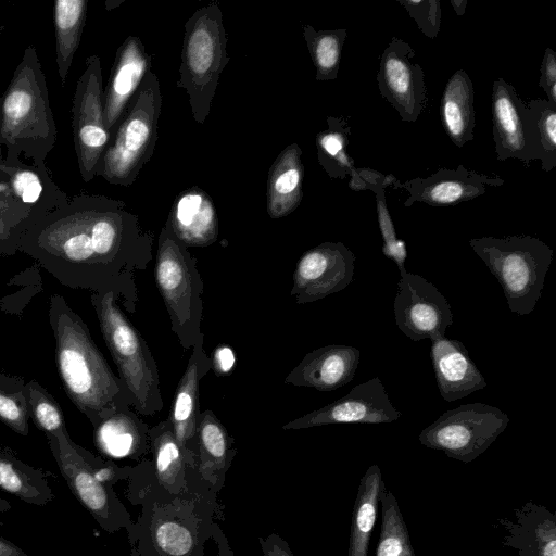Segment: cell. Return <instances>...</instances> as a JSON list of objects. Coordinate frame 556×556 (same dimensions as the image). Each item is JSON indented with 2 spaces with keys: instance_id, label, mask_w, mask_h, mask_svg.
I'll use <instances>...</instances> for the list:
<instances>
[{
  "instance_id": "obj_26",
  "label": "cell",
  "mask_w": 556,
  "mask_h": 556,
  "mask_svg": "<svg viewBox=\"0 0 556 556\" xmlns=\"http://www.w3.org/2000/svg\"><path fill=\"white\" fill-rule=\"evenodd\" d=\"M197 472L204 490L217 497L237 454L233 438L211 409L201 412L197 431Z\"/></svg>"
},
{
  "instance_id": "obj_12",
  "label": "cell",
  "mask_w": 556,
  "mask_h": 556,
  "mask_svg": "<svg viewBox=\"0 0 556 556\" xmlns=\"http://www.w3.org/2000/svg\"><path fill=\"white\" fill-rule=\"evenodd\" d=\"M59 470L76 500L106 532L126 531L134 520L112 486L99 482L89 465L77 452L68 432L47 435Z\"/></svg>"
},
{
  "instance_id": "obj_9",
  "label": "cell",
  "mask_w": 556,
  "mask_h": 556,
  "mask_svg": "<svg viewBox=\"0 0 556 556\" xmlns=\"http://www.w3.org/2000/svg\"><path fill=\"white\" fill-rule=\"evenodd\" d=\"M157 76L149 71L103 153L96 176L128 187L151 160L162 110Z\"/></svg>"
},
{
  "instance_id": "obj_52",
  "label": "cell",
  "mask_w": 556,
  "mask_h": 556,
  "mask_svg": "<svg viewBox=\"0 0 556 556\" xmlns=\"http://www.w3.org/2000/svg\"><path fill=\"white\" fill-rule=\"evenodd\" d=\"M204 546L205 545H200L198 546L190 555L188 556H204Z\"/></svg>"
},
{
  "instance_id": "obj_6",
  "label": "cell",
  "mask_w": 556,
  "mask_h": 556,
  "mask_svg": "<svg viewBox=\"0 0 556 556\" xmlns=\"http://www.w3.org/2000/svg\"><path fill=\"white\" fill-rule=\"evenodd\" d=\"M469 245L500 282L510 312L529 315L541 299L554 251L528 235L473 238Z\"/></svg>"
},
{
  "instance_id": "obj_32",
  "label": "cell",
  "mask_w": 556,
  "mask_h": 556,
  "mask_svg": "<svg viewBox=\"0 0 556 556\" xmlns=\"http://www.w3.org/2000/svg\"><path fill=\"white\" fill-rule=\"evenodd\" d=\"M0 489L31 505L45 506L54 500L47 472L21 460L0 446Z\"/></svg>"
},
{
  "instance_id": "obj_44",
  "label": "cell",
  "mask_w": 556,
  "mask_h": 556,
  "mask_svg": "<svg viewBox=\"0 0 556 556\" xmlns=\"http://www.w3.org/2000/svg\"><path fill=\"white\" fill-rule=\"evenodd\" d=\"M348 186L353 191L386 189L397 179L392 174H382L368 167H355L350 174Z\"/></svg>"
},
{
  "instance_id": "obj_48",
  "label": "cell",
  "mask_w": 556,
  "mask_h": 556,
  "mask_svg": "<svg viewBox=\"0 0 556 556\" xmlns=\"http://www.w3.org/2000/svg\"><path fill=\"white\" fill-rule=\"evenodd\" d=\"M211 539L217 547V556H235L227 536L217 522L214 523Z\"/></svg>"
},
{
  "instance_id": "obj_25",
  "label": "cell",
  "mask_w": 556,
  "mask_h": 556,
  "mask_svg": "<svg viewBox=\"0 0 556 556\" xmlns=\"http://www.w3.org/2000/svg\"><path fill=\"white\" fill-rule=\"evenodd\" d=\"M431 343L435 381L445 401L454 402L486 387L483 375L463 342L444 337Z\"/></svg>"
},
{
  "instance_id": "obj_1",
  "label": "cell",
  "mask_w": 556,
  "mask_h": 556,
  "mask_svg": "<svg viewBox=\"0 0 556 556\" xmlns=\"http://www.w3.org/2000/svg\"><path fill=\"white\" fill-rule=\"evenodd\" d=\"M153 243V232L124 201L80 194L35 219L18 252L65 287L114 293L134 314L139 300L136 273L152 261Z\"/></svg>"
},
{
  "instance_id": "obj_45",
  "label": "cell",
  "mask_w": 556,
  "mask_h": 556,
  "mask_svg": "<svg viewBox=\"0 0 556 556\" xmlns=\"http://www.w3.org/2000/svg\"><path fill=\"white\" fill-rule=\"evenodd\" d=\"M539 86L547 96V101L556 105V55L553 49L546 48L540 66Z\"/></svg>"
},
{
  "instance_id": "obj_39",
  "label": "cell",
  "mask_w": 556,
  "mask_h": 556,
  "mask_svg": "<svg viewBox=\"0 0 556 556\" xmlns=\"http://www.w3.org/2000/svg\"><path fill=\"white\" fill-rule=\"evenodd\" d=\"M380 503L382 519L376 556H404L412 551L410 540L397 501L384 489Z\"/></svg>"
},
{
  "instance_id": "obj_17",
  "label": "cell",
  "mask_w": 556,
  "mask_h": 556,
  "mask_svg": "<svg viewBox=\"0 0 556 556\" xmlns=\"http://www.w3.org/2000/svg\"><path fill=\"white\" fill-rule=\"evenodd\" d=\"M504 182L500 176L478 173L460 164L455 169L439 168L426 178L416 177L404 182L396 180L392 188L407 192L403 203L405 207L415 202L441 207L473 200L489 188L501 187Z\"/></svg>"
},
{
  "instance_id": "obj_37",
  "label": "cell",
  "mask_w": 556,
  "mask_h": 556,
  "mask_svg": "<svg viewBox=\"0 0 556 556\" xmlns=\"http://www.w3.org/2000/svg\"><path fill=\"white\" fill-rule=\"evenodd\" d=\"M29 419L25 379L0 371V420L15 433L26 437Z\"/></svg>"
},
{
  "instance_id": "obj_23",
  "label": "cell",
  "mask_w": 556,
  "mask_h": 556,
  "mask_svg": "<svg viewBox=\"0 0 556 556\" xmlns=\"http://www.w3.org/2000/svg\"><path fill=\"white\" fill-rule=\"evenodd\" d=\"M150 439L152 479L159 488L175 495L195 492L216 497L202 486L195 469L176 441L168 419L150 428Z\"/></svg>"
},
{
  "instance_id": "obj_3",
  "label": "cell",
  "mask_w": 556,
  "mask_h": 556,
  "mask_svg": "<svg viewBox=\"0 0 556 556\" xmlns=\"http://www.w3.org/2000/svg\"><path fill=\"white\" fill-rule=\"evenodd\" d=\"M49 321L63 389L92 427L121 405L131 406L126 389L92 340L88 326L58 293L50 296Z\"/></svg>"
},
{
  "instance_id": "obj_38",
  "label": "cell",
  "mask_w": 556,
  "mask_h": 556,
  "mask_svg": "<svg viewBox=\"0 0 556 556\" xmlns=\"http://www.w3.org/2000/svg\"><path fill=\"white\" fill-rule=\"evenodd\" d=\"M37 219L34 212L4 190H0V255L13 256L24 232Z\"/></svg>"
},
{
  "instance_id": "obj_42",
  "label": "cell",
  "mask_w": 556,
  "mask_h": 556,
  "mask_svg": "<svg viewBox=\"0 0 556 556\" xmlns=\"http://www.w3.org/2000/svg\"><path fill=\"white\" fill-rule=\"evenodd\" d=\"M417 27L428 38L434 39L442 22L441 2L439 0H397Z\"/></svg>"
},
{
  "instance_id": "obj_46",
  "label": "cell",
  "mask_w": 556,
  "mask_h": 556,
  "mask_svg": "<svg viewBox=\"0 0 556 556\" xmlns=\"http://www.w3.org/2000/svg\"><path fill=\"white\" fill-rule=\"evenodd\" d=\"M258 543L264 556H294L288 542L275 532L258 538Z\"/></svg>"
},
{
  "instance_id": "obj_7",
  "label": "cell",
  "mask_w": 556,
  "mask_h": 556,
  "mask_svg": "<svg viewBox=\"0 0 556 556\" xmlns=\"http://www.w3.org/2000/svg\"><path fill=\"white\" fill-rule=\"evenodd\" d=\"M223 12L217 2L198 9L185 23L177 87L186 91L193 119L204 124L219 76L230 61Z\"/></svg>"
},
{
  "instance_id": "obj_51",
  "label": "cell",
  "mask_w": 556,
  "mask_h": 556,
  "mask_svg": "<svg viewBox=\"0 0 556 556\" xmlns=\"http://www.w3.org/2000/svg\"><path fill=\"white\" fill-rule=\"evenodd\" d=\"M11 509V505L8 501L0 497V511L4 513Z\"/></svg>"
},
{
  "instance_id": "obj_16",
  "label": "cell",
  "mask_w": 556,
  "mask_h": 556,
  "mask_svg": "<svg viewBox=\"0 0 556 556\" xmlns=\"http://www.w3.org/2000/svg\"><path fill=\"white\" fill-rule=\"evenodd\" d=\"M401 413L393 406L378 377L355 386L339 400L309 412L282 426L283 430H300L334 424L393 422Z\"/></svg>"
},
{
  "instance_id": "obj_47",
  "label": "cell",
  "mask_w": 556,
  "mask_h": 556,
  "mask_svg": "<svg viewBox=\"0 0 556 556\" xmlns=\"http://www.w3.org/2000/svg\"><path fill=\"white\" fill-rule=\"evenodd\" d=\"M212 369L216 375L222 376L228 374L235 364L232 351L226 346H219L214 351L211 358Z\"/></svg>"
},
{
  "instance_id": "obj_49",
  "label": "cell",
  "mask_w": 556,
  "mask_h": 556,
  "mask_svg": "<svg viewBox=\"0 0 556 556\" xmlns=\"http://www.w3.org/2000/svg\"><path fill=\"white\" fill-rule=\"evenodd\" d=\"M0 556H28L20 546L0 535Z\"/></svg>"
},
{
  "instance_id": "obj_20",
  "label": "cell",
  "mask_w": 556,
  "mask_h": 556,
  "mask_svg": "<svg viewBox=\"0 0 556 556\" xmlns=\"http://www.w3.org/2000/svg\"><path fill=\"white\" fill-rule=\"evenodd\" d=\"M491 100L496 160L517 159L529 167L534 157L526 127V102L504 78L494 80Z\"/></svg>"
},
{
  "instance_id": "obj_24",
  "label": "cell",
  "mask_w": 556,
  "mask_h": 556,
  "mask_svg": "<svg viewBox=\"0 0 556 556\" xmlns=\"http://www.w3.org/2000/svg\"><path fill=\"white\" fill-rule=\"evenodd\" d=\"M150 428L130 405L123 404L93 427V442L110 460L140 463L151 453Z\"/></svg>"
},
{
  "instance_id": "obj_5",
  "label": "cell",
  "mask_w": 556,
  "mask_h": 556,
  "mask_svg": "<svg viewBox=\"0 0 556 556\" xmlns=\"http://www.w3.org/2000/svg\"><path fill=\"white\" fill-rule=\"evenodd\" d=\"M90 301L131 407L140 416L156 415L164 402L157 365L144 338L125 315L114 293H91Z\"/></svg>"
},
{
  "instance_id": "obj_10",
  "label": "cell",
  "mask_w": 556,
  "mask_h": 556,
  "mask_svg": "<svg viewBox=\"0 0 556 556\" xmlns=\"http://www.w3.org/2000/svg\"><path fill=\"white\" fill-rule=\"evenodd\" d=\"M509 417L500 408L470 403L446 410L421 430L419 442L463 463H470L504 432Z\"/></svg>"
},
{
  "instance_id": "obj_31",
  "label": "cell",
  "mask_w": 556,
  "mask_h": 556,
  "mask_svg": "<svg viewBox=\"0 0 556 556\" xmlns=\"http://www.w3.org/2000/svg\"><path fill=\"white\" fill-rule=\"evenodd\" d=\"M381 469L374 464L361 478L353 507L348 556H367L369 540L384 491Z\"/></svg>"
},
{
  "instance_id": "obj_11",
  "label": "cell",
  "mask_w": 556,
  "mask_h": 556,
  "mask_svg": "<svg viewBox=\"0 0 556 556\" xmlns=\"http://www.w3.org/2000/svg\"><path fill=\"white\" fill-rule=\"evenodd\" d=\"M72 132L79 174L90 182L97 173L111 135L104 123V88L101 60L97 54L85 61L71 109Z\"/></svg>"
},
{
  "instance_id": "obj_29",
  "label": "cell",
  "mask_w": 556,
  "mask_h": 556,
  "mask_svg": "<svg viewBox=\"0 0 556 556\" xmlns=\"http://www.w3.org/2000/svg\"><path fill=\"white\" fill-rule=\"evenodd\" d=\"M304 166L302 150L295 142L287 146L271 164L266 184V211L270 218L288 216L303 198Z\"/></svg>"
},
{
  "instance_id": "obj_43",
  "label": "cell",
  "mask_w": 556,
  "mask_h": 556,
  "mask_svg": "<svg viewBox=\"0 0 556 556\" xmlns=\"http://www.w3.org/2000/svg\"><path fill=\"white\" fill-rule=\"evenodd\" d=\"M75 447L89 465L94 478L108 486H113V484L121 480H128L134 472L135 466L121 467L113 460L103 459L93 455L91 452L78 444H75Z\"/></svg>"
},
{
  "instance_id": "obj_22",
  "label": "cell",
  "mask_w": 556,
  "mask_h": 556,
  "mask_svg": "<svg viewBox=\"0 0 556 556\" xmlns=\"http://www.w3.org/2000/svg\"><path fill=\"white\" fill-rule=\"evenodd\" d=\"M514 519L498 518L496 527L505 531L504 546L518 556H556V516L544 505L527 502L514 510Z\"/></svg>"
},
{
  "instance_id": "obj_36",
  "label": "cell",
  "mask_w": 556,
  "mask_h": 556,
  "mask_svg": "<svg viewBox=\"0 0 556 556\" xmlns=\"http://www.w3.org/2000/svg\"><path fill=\"white\" fill-rule=\"evenodd\" d=\"M303 37L316 70V80L336 79L348 30L345 28L316 30L312 25H304Z\"/></svg>"
},
{
  "instance_id": "obj_2",
  "label": "cell",
  "mask_w": 556,
  "mask_h": 556,
  "mask_svg": "<svg viewBox=\"0 0 556 556\" xmlns=\"http://www.w3.org/2000/svg\"><path fill=\"white\" fill-rule=\"evenodd\" d=\"M128 481L129 498L141 505L127 530L131 556H188L212 538L214 523L223 515L217 497L162 490L152 479L148 459L135 466Z\"/></svg>"
},
{
  "instance_id": "obj_35",
  "label": "cell",
  "mask_w": 556,
  "mask_h": 556,
  "mask_svg": "<svg viewBox=\"0 0 556 556\" xmlns=\"http://www.w3.org/2000/svg\"><path fill=\"white\" fill-rule=\"evenodd\" d=\"M327 125L316 136L317 160L330 178L344 179L356 167L348 152L351 126L343 116H328Z\"/></svg>"
},
{
  "instance_id": "obj_41",
  "label": "cell",
  "mask_w": 556,
  "mask_h": 556,
  "mask_svg": "<svg viewBox=\"0 0 556 556\" xmlns=\"http://www.w3.org/2000/svg\"><path fill=\"white\" fill-rule=\"evenodd\" d=\"M374 193L376 198L379 229L383 241L382 253L386 257L395 262L400 273L405 271L407 250L405 242L396 236L391 215L386 204L384 189H378Z\"/></svg>"
},
{
  "instance_id": "obj_14",
  "label": "cell",
  "mask_w": 556,
  "mask_h": 556,
  "mask_svg": "<svg viewBox=\"0 0 556 556\" xmlns=\"http://www.w3.org/2000/svg\"><path fill=\"white\" fill-rule=\"evenodd\" d=\"M415 50L392 37L382 51L377 73L380 94L396 110L402 122L414 123L428 103L425 72L414 62Z\"/></svg>"
},
{
  "instance_id": "obj_13",
  "label": "cell",
  "mask_w": 556,
  "mask_h": 556,
  "mask_svg": "<svg viewBox=\"0 0 556 556\" xmlns=\"http://www.w3.org/2000/svg\"><path fill=\"white\" fill-rule=\"evenodd\" d=\"M393 311L397 328L416 342L444 338L453 324L446 298L432 282L407 270L400 273Z\"/></svg>"
},
{
  "instance_id": "obj_50",
  "label": "cell",
  "mask_w": 556,
  "mask_h": 556,
  "mask_svg": "<svg viewBox=\"0 0 556 556\" xmlns=\"http://www.w3.org/2000/svg\"><path fill=\"white\" fill-rule=\"evenodd\" d=\"M450 2L458 16L464 15L468 3L466 0H451Z\"/></svg>"
},
{
  "instance_id": "obj_27",
  "label": "cell",
  "mask_w": 556,
  "mask_h": 556,
  "mask_svg": "<svg viewBox=\"0 0 556 556\" xmlns=\"http://www.w3.org/2000/svg\"><path fill=\"white\" fill-rule=\"evenodd\" d=\"M188 248H205L216 242L219 223L215 204L208 193L192 186L179 193L165 222Z\"/></svg>"
},
{
  "instance_id": "obj_28",
  "label": "cell",
  "mask_w": 556,
  "mask_h": 556,
  "mask_svg": "<svg viewBox=\"0 0 556 556\" xmlns=\"http://www.w3.org/2000/svg\"><path fill=\"white\" fill-rule=\"evenodd\" d=\"M0 185L27 205L38 217L65 204L70 199L52 180L45 164L0 165Z\"/></svg>"
},
{
  "instance_id": "obj_30",
  "label": "cell",
  "mask_w": 556,
  "mask_h": 556,
  "mask_svg": "<svg viewBox=\"0 0 556 556\" xmlns=\"http://www.w3.org/2000/svg\"><path fill=\"white\" fill-rule=\"evenodd\" d=\"M473 85L464 70L455 71L447 79L440 102L442 127L457 147L463 148L473 139L476 113Z\"/></svg>"
},
{
  "instance_id": "obj_19",
  "label": "cell",
  "mask_w": 556,
  "mask_h": 556,
  "mask_svg": "<svg viewBox=\"0 0 556 556\" xmlns=\"http://www.w3.org/2000/svg\"><path fill=\"white\" fill-rule=\"evenodd\" d=\"M151 66L141 39L128 36L116 51L104 89V123L111 138Z\"/></svg>"
},
{
  "instance_id": "obj_53",
  "label": "cell",
  "mask_w": 556,
  "mask_h": 556,
  "mask_svg": "<svg viewBox=\"0 0 556 556\" xmlns=\"http://www.w3.org/2000/svg\"><path fill=\"white\" fill-rule=\"evenodd\" d=\"M3 157H2V147H0V165L3 163Z\"/></svg>"
},
{
  "instance_id": "obj_4",
  "label": "cell",
  "mask_w": 556,
  "mask_h": 556,
  "mask_svg": "<svg viewBox=\"0 0 556 556\" xmlns=\"http://www.w3.org/2000/svg\"><path fill=\"white\" fill-rule=\"evenodd\" d=\"M56 137L46 76L37 49L29 45L0 99V147L7 149L4 163L15 165L24 155L33 164H45Z\"/></svg>"
},
{
  "instance_id": "obj_15",
  "label": "cell",
  "mask_w": 556,
  "mask_h": 556,
  "mask_svg": "<svg viewBox=\"0 0 556 556\" xmlns=\"http://www.w3.org/2000/svg\"><path fill=\"white\" fill-rule=\"evenodd\" d=\"M355 260L342 242H323L307 250L292 276L295 303H312L345 289L353 280Z\"/></svg>"
},
{
  "instance_id": "obj_54",
  "label": "cell",
  "mask_w": 556,
  "mask_h": 556,
  "mask_svg": "<svg viewBox=\"0 0 556 556\" xmlns=\"http://www.w3.org/2000/svg\"><path fill=\"white\" fill-rule=\"evenodd\" d=\"M404 556H414V553H413V549L409 551L407 554H405Z\"/></svg>"
},
{
  "instance_id": "obj_33",
  "label": "cell",
  "mask_w": 556,
  "mask_h": 556,
  "mask_svg": "<svg viewBox=\"0 0 556 556\" xmlns=\"http://www.w3.org/2000/svg\"><path fill=\"white\" fill-rule=\"evenodd\" d=\"M87 5L88 1L86 0H58L54 2L55 61L63 85L80 43Z\"/></svg>"
},
{
  "instance_id": "obj_40",
  "label": "cell",
  "mask_w": 556,
  "mask_h": 556,
  "mask_svg": "<svg viewBox=\"0 0 556 556\" xmlns=\"http://www.w3.org/2000/svg\"><path fill=\"white\" fill-rule=\"evenodd\" d=\"M29 416L45 435L67 432L63 410L56 400L37 380L26 382Z\"/></svg>"
},
{
  "instance_id": "obj_18",
  "label": "cell",
  "mask_w": 556,
  "mask_h": 556,
  "mask_svg": "<svg viewBox=\"0 0 556 556\" xmlns=\"http://www.w3.org/2000/svg\"><path fill=\"white\" fill-rule=\"evenodd\" d=\"M211 369L212 363L205 353L204 334H202L191 349L188 364L177 384L167 418L176 441L195 471L197 431L201 415L199 401L200 381Z\"/></svg>"
},
{
  "instance_id": "obj_8",
  "label": "cell",
  "mask_w": 556,
  "mask_h": 556,
  "mask_svg": "<svg viewBox=\"0 0 556 556\" xmlns=\"http://www.w3.org/2000/svg\"><path fill=\"white\" fill-rule=\"evenodd\" d=\"M197 264L188 247L165 223L157 238L154 277L170 329L186 351L203 334L204 282Z\"/></svg>"
},
{
  "instance_id": "obj_21",
  "label": "cell",
  "mask_w": 556,
  "mask_h": 556,
  "mask_svg": "<svg viewBox=\"0 0 556 556\" xmlns=\"http://www.w3.org/2000/svg\"><path fill=\"white\" fill-rule=\"evenodd\" d=\"M359 357V350L351 345L321 346L306 353L286 376L283 383L323 392L337 390L354 379Z\"/></svg>"
},
{
  "instance_id": "obj_34",
  "label": "cell",
  "mask_w": 556,
  "mask_h": 556,
  "mask_svg": "<svg viewBox=\"0 0 556 556\" xmlns=\"http://www.w3.org/2000/svg\"><path fill=\"white\" fill-rule=\"evenodd\" d=\"M526 127L534 160L544 172L556 167V105L544 99L526 102Z\"/></svg>"
}]
</instances>
